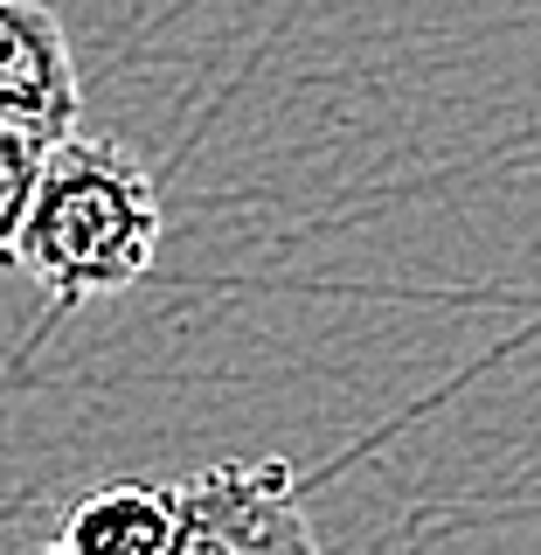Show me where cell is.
I'll list each match as a JSON object with an SVG mask.
<instances>
[{"label": "cell", "instance_id": "obj_5", "mask_svg": "<svg viewBox=\"0 0 541 555\" xmlns=\"http://www.w3.org/2000/svg\"><path fill=\"white\" fill-rule=\"evenodd\" d=\"M56 139L28 132V126H8L0 118V264H14V236L28 222V202H35V173H42V153Z\"/></svg>", "mask_w": 541, "mask_h": 555}, {"label": "cell", "instance_id": "obj_4", "mask_svg": "<svg viewBox=\"0 0 541 555\" xmlns=\"http://www.w3.org/2000/svg\"><path fill=\"white\" fill-rule=\"evenodd\" d=\"M173 542H181V486L118 479L69 500L56 542L35 555H173Z\"/></svg>", "mask_w": 541, "mask_h": 555}, {"label": "cell", "instance_id": "obj_1", "mask_svg": "<svg viewBox=\"0 0 541 555\" xmlns=\"http://www.w3.org/2000/svg\"><path fill=\"white\" fill-rule=\"evenodd\" d=\"M160 188L118 139H56L35 173L28 222L14 236L22 264L49 299H118L160 257Z\"/></svg>", "mask_w": 541, "mask_h": 555}, {"label": "cell", "instance_id": "obj_3", "mask_svg": "<svg viewBox=\"0 0 541 555\" xmlns=\"http://www.w3.org/2000/svg\"><path fill=\"white\" fill-rule=\"evenodd\" d=\"M83 112L77 56L49 0H0V118L42 139H69Z\"/></svg>", "mask_w": 541, "mask_h": 555}, {"label": "cell", "instance_id": "obj_2", "mask_svg": "<svg viewBox=\"0 0 541 555\" xmlns=\"http://www.w3.org/2000/svg\"><path fill=\"white\" fill-rule=\"evenodd\" d=\"M173 555H326L285 459H230L181 486Z\"/></svg>", "mask_w": 541, "mask_h": 555}]
</instances>
